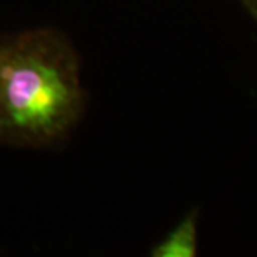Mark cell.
<instances>
[{
    "label": "cell",
    "instance_id": "obj_1",
    "mask_svg": "<svg viewBox=\"0 0 257 257\" xmlns=\"http://www.w3.org/2000/svg\"><path fill=\"white\" fill-rule=\"evenodd\" d=\"M84 110L80 59L64 34L34 29L0 40V146L54 147Z\"/></svg>",
    "mask_w": 257,
    "mask_h": 257
},
{
    "label": "cell",
    "instance_id": "obj_2",
    "mask_svg": "<svg viewBox=\"0 0 257 257\" xmlns=\"http://www.w3.org/2000/svg\"><path fill=\"white\" fill-rule=\"evenodd\" d=\"M197 212H191L152 247L156 257H192L197 254Z\"/></svg>",
    "mask_w": 257,
    "mask_h": 257
},
{
    "label": "cell",
    "instance_id": "obj_3",
    "mask_svg": "<svg viewBox=\"0 0 257 257\" xmlns=\"http://www.w3.org/2000/svg\"><path fill=\"white\" fill-rule=\"evenodd\" d=\"M242 4V7L252 15V19L257 22V0H239Z\"/></svg>",
    "mask_w": 257,
    "mask_h": 257
}]
</instances>
